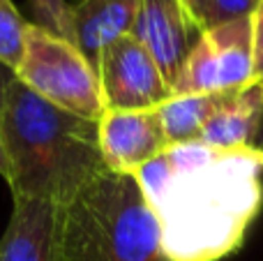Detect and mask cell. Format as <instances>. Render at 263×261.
<instances>
[{
	"label": "cell",
	"instance_id": "obj_14",
	"mask_svg": "<svg viewBox=\"0 0 263 261\" xmlns=\"http://www.w3.org/2000/svg\"><path fill=\"white\" fill-rule=\"evenodd\" d=\"M32 14L37 18V26L46 28V30L55 32V35L65 37V40L74 42L72 30V5L67 0H30Z\"/></svg>",
	"mask_w": 263,
	"mask_h": 261
},
{
	"label": "cell",
	"instance_id": "obj_6",
	"mask_svg": "<svg viewBox=\"0 0 263 261\" xmlns=\"http://www.w3.org/2000/svg\"><path fill=\"white\" fill-rule=\"evenodd\" d=\"M97 79L104 109L111 111L159 109L173 97L155 58L134 35L120 37L102 51Z\"/></svg>",
	"mask_w": 263,
	"mask_h": 261
},
{
	"label": "cell",
	"instance_id": "obj_4",
	"mask_svg": "<svg viewBox=\"0 0 263 261\" xmlns=\"http://www.w3.org/2000/svg\"><path fill=\"white\" fill-rule=\"evenodd\" d=\"M16 79L32 92L86 120L104 116L100 79L77 44L37 23H28Z\"/></svg>",
	"mask_w": 263,
	"mask_h": 261
},
{
	"label": "cell",
	"instance_id": "obj_5",
	"mask_svg": "<svg viewBox=\"0 0 263 261\" xmlns=\"http://www.w3.org/2000/svg\"><path fill=\"white\" fill-rule=\"evenodd\" d=\"M254 79L252 16L210 26L192 49L173 95L219 92L242 88Z\"/></svg>",
	"mask_w": 263,
	"mask_h": 261
},
{
	"label": "cell",
	"instance_id": "obj_12",
	"mask_svg": "<svg viewBox=\"0 0 263 261\" xmlns=\"http://www.w3.org/2000/svg\"><path fill=\"white\" fill-rule=\"evenodd\" d=\"M236 90L238 88L219 92H192V95H173L171 100H166L157 111L168 141H196L205 123L236 95Z\"/></svg>",
	"mask_w": 263,
	"mask_h": 261
},
{
	"label": "cell",
	"instance_id": "obj_15",
	"mask_svg": "<svg viewBox=\"0 0 263 261\" xmlns=\"http://www.w3.org/2000/svg\"><path fill=\"white\" fill-rule=\"evenodd\" d=\"M256 5H259V0H208V5H205V16H203L205 28L252 16Z\"/></svg>",
	"mask_w": 263,
	"mask_h": 261
},
{
	"label": "cell",
	"instance_id": "obj_8",
	"mask_svg": "<svg viewBox=\"0 0 263 261\" xmlns=\"http://www.w3.org/2000/svg\"><path fill=\"white\" fill-rule=\"evenodd\" d=\"M100 151L109 171L132 174L162 155L171 141L164 132L157 109L143 111H111L97 120Z\"/></svg>",
	"mask_w": 263,
	"mask_h": 261
},
{
	"label": "cell",
	"instance_id": "obj_10",
	"mask_svg": "<svg viewBox=\"0 0 263 261\" xmlns=\"http://www.w3.org/2000/svg\"><path fill=\"white\" fill-rule=\"evenodd\" d=\"M141 0H79L72 5V30L77 49L90 60L97 72L106 46L132 35Z\"/></svg>",
	"mask_w": 263,
	"mask_h": 261
},
{
	"label": "cell",
	"instance_id": "obj_13",
	"mask_svg": "<svg viewBox=\"0 0 263 261\" xmlns=\"http://www.w3.org/2000/svg\"><path fill=\"white\" fill-rule=\"evenodd\" d=\"M28 21L12 0H0V63L16 72L23 58Z\"/></svg>",
	"mask_w": 263,
	"mask_h": 261
},
{
	"label": "cell",
	"instance_id": "obj_3",
	"mask_svg": "<svg viewBox=\"0 0 263 261\" xmlns=\"http://www.w3.org/2000/svg\"><path fill=\"white\" fill-rule=\"evenodd\" d=\"M60 261H168L136 176L106 171L63 208Z\"/></svg>",
	"mask_w": 263,
	"mask_h": 261
},
{
	"label": "cell",
	"instance_id": "obj_11",
	"mask_svg": "<svg viewBox=\"0 0 263 261\" xmlns=\"http://www.w3.org/2000/svg\"><path fill=\"white\" fill-rule=\"evenodd\" d=\"M263 111V77H254L205 123L199 141L217 148L250 146Z\"/></svg>",
	"mask_w": 263,
	"mask_h": 261
},
{
	"label": "cell",
	"instance_id": "obj_20",
	"mask_svg": "<svg viewBox=\"0 0 263 261\" xmlns=\"http://www.w3.org/2000/svg\"><path fill=\"white\" fill-rule=\"evenodd\" d=\"M250 148L263 153V111H261V118H259V125H256V129H254V137H252Z\"/></svg>",
	"mask_w": 263,
	"mask_h": 261
},
{
	"label": "cell",
	"instance_id": "obj_16",
	"mask_svg": "<svg viewBox=\"0 0 263 261\" xmlns=\"http://www.w3.org/2000/svg\"><path fill=\"white\" fill-rule=\"evenodd\" d=\"M252 49H254V77H263V0L252 12Z\"/></svg>",
	"mask_w": 263,
	"mask_h": 261
},
{
	"label": "cell",
	"instance_id": "obj_7",
	"mask_svg": "<svg viewBox=\"0 0 263 261\" xmlns=\"http://www.w3.org/2000/svg\"><path fill=\"white\" fill-rule=\"evenodd\" d=\"M203 30L182 0H141L132 35L148 49L164 81L173 88Z\"/></svg>",
	"mask_w": 263,
	"mask_h": 261
},
{
	"label": "cell",
	"instance_id": "obj_2",
	"mask_svg": "<svg viewBox=\"0 0 263 261\" xmlns=\"http://www.w3.org/2000/svg\"><path fill=\"white\" fill-rule=\"evenodd\" d=\"M0 134L12 166L7 180L12 199H44L65 208L109 171L95 120L42 100L18 79L5 95Z\"/></svg>",
	"mask_w": 263,
	"mask_h": 261
},
{
	"label": "cell",
	"instance_id": "obj_19",
	"mask_svg": "<svg viewBox=\"0 0 263 261\" xmlns=\"http://www.w3.org/2000/svg\"><path fill=\"white\" fill-rule=\"evenodd\" d=\"M0 176L5 180H9V176H12V166H9V155H7V148H5L3 134H0Z\"/></svg>",
	"mask_w": 263,
	"mask_h": 261
},
{
	"label": "cell",
	"instance_id": "obj_18",
	"mask_svg": "<svg viewBox=\"0 0 263 261\" xmlns=\"http://www.w3.org/2000/svg\"><path fill=\"white\" fill-rule=\"evenodd\" d=\"M182 5H185L187 9H190V14L196 18V21L201 23V26L205 28V21H203V16H205V5H208V0H182Z\"/></svg>",
	"mask_w": 263,
	"mask_h": 261
},
{
	"label": "cell",
	"instance_id": "obj_17",
	"mask_svg": "<svg viewBox=\"0 0 263 261\" xmlns=\"http://www.w3.org/2000/svg\"><path fill=\"white\" fill-rule=\"evenodd\" d=\"M14 79H16V74H14V69H9L7 65L0 63V114H3V104H5V95H7L9 86L14 83Z\"/></svg>",
	"mask_w": 263,
	"mask_h": 261
},
{
	"label": "cell",
	"instance_id": "obj_9",
	"mask_svg": "<svg viewBox=\"0 0 263 261\" xmlns=\"http://www.w3.org/2000/svg\"><path fill=\"white\" fill-rule=\"evenodd\" d=\"M60 213L63 208L44 199L14 197L0 261H60Z\"/></svg>",
	"mask_w": 263,
	"mask_h": 261
},
{
	"label": "cell",
	"instance_id": "obj_1",
	"mask_svg": "<svg viewBox=\"0 0 263 261\" xmlns=\"http://www.w3.org/2000/svg\"><path fill=\"white\" fill-rule=\"evenodd\" d=\"M168 261H222L263 206V153L203 141L171 143L136 171Z\"/></svg>",
	"mask_w": 263,
	"mask_h": 261
}]
</instances>
